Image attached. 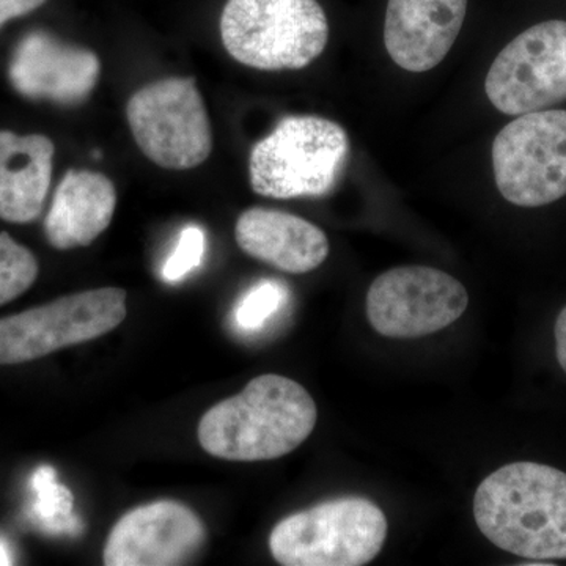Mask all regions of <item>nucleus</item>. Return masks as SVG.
I'll return each instance as SVG.
<instances>
[{
    "mask_svg": "<svg viewBox=\"0 0 566 566\" xmlns=\"http://www.w3.org/2000/svg\"><path fill=\"white\" fill-rule=\"evenodd\" d=\"M126 318V292L96 289L0 319V365L40 359L103 337Z\"/></svg>",
    "mask_w": 566,
    "mask_h": 566,
    "instance_id": "nucleus-8",
    "label": "nucleus"
},
{
    "mask_svg": "<svg viewBox=\"0 0 566 566\" xmlns=\"http://www.w3.org/2000/svg\"><path fill=\"white\" fill-rule=\"evenodd\" d=\"M11 564H13V554H11V549L9 545H7L6 539L0 538V565Z\"/></svg>",
    "mask_w": 566,
    "mask_h": 566,
    "instance_id": "nucleus-23",
    "label": "nucleus"
},
{
    "mask_svg": "<svg viewBox=\"0 0 566 566\" xmlns=\"http://www.w3.org/2000/svg\"><path fill=\"white\" fill-rule=\"evenodd\" d=\"M495 186L506 202L545 207L566 196V111L520 115L491 148Z\"/></svg>",
    "mask_w": 566,
    "mask_h": 566,
    "instance_id": "nucleus-7",
    "label": "nucleus"
},
{
    "mask_svg": "<svg viewBox=\"0 0 566 566\" xmlns=\"http://www.w3.org/2000/svg\"><path fill=\"white\" fill-rule=\"evenodd\" d=\"M387 528L385 512L368 499H333L275 524L270 551L283 566H363L381 553Z\"/></svg>",
    "mask_w": 566,
    "mask_h": 566,
    "instance_id": "nucleus-5",
    "label": "nucleus"
},
{
    "mask_svg": "<svg viewBox=\"0 0 566 566\" xmlns=\"http://www.w3.org/2000/svg\"><path fill=\"white\" fill-rule=\"evenodd\" d=\"M117 208L114 182L104 174L71 169L59 182L44 234L59 251L85 248L106 232Z\"/></svg>",
    "mask_w": 566,
    "mask_h": 566,
    "instance_id": "nucleus-15",
    "label": "nucleus"
},
{
    "mask_svg": "<svg viewBox=\"0 0 566 566\" xmlns=\"http://www.w3.org/2000/svg\"><path fill=\"white\" fill-rule=\"evenodd\" d=\"M221 39L251 69L303 70L326 50L329 22L318 0H229Z\"/></svg>",
    "mask_w": 566,
    "mask_h": 566,
    "instance_id": "nucleus-4",
    "label": "nucleus"
},
{
    "mask_svg": "<svg viewBox=\"0 0 566 566\" xmlns=\"http://www.w3.org/2000/svg\"><path fill=\"white\" fill-rule=\"evenodd\" d=\"M48 0H0V29L11 20L39 10Z\"/></svg>",
    "mask_w": 566,
    "mask_h": 566,
    "instance_id": "nucleus-21",
    "label": "nucleus"
},
{
    "mask_svg": "<svg viewBox=\"0 0 566 566\" xmlns=\"http://www.w3.org/2000/svg\"><path fill=\"white\" fill-rule=\"evenodd\" d=\"M102 74V61L87 48L63 43L44 31L29 32L14 48L9 63L11 87L32 102L77 106Z\"/></svg>",
    "mask_w": 566,
    "mask_h": 566,
    "instance_id": "nucleus-12",
    "label": "nucleus"
},
{
    "mask_svg": "<svg viewBox=\"0 0 566 566\" xmlns=\"http://www.w3.org/2000/svg\"><path fill=\"white\" fill-rule=\"evenodd\" d=\"M316 419L315 400L300 382L268 374L208 409L199 423V442L221 460H275L303 444Z\"/></svg>",
    "mask_w": 566,
    "mask_h": 566,
    "instance_id": "nucleus-2",
    "label": "nucleus"
},
{
    "mask_svg": "<svg viewBox=\"0 0 566 566\" xmlns=\"http://www.w3.org/2000/svg\"><path fill=\"white\" fill-rule=\"evenodd\" d=\"M32 501L28 515L33 524L50 535H81L84 531L81 517L74 513L71 491L59 483L51 465H41L31 480Z\"/></svg>",
    "mask_w": 566,
    "mask_h": 566,
    "instance_id": "nucleus-17",
    "label": "nucleus"
},
{
    "mask_svg": "<svg viewBox=\"0 0 566 566\" xmlns=\"http://www.w3.org/2000/svg\"><path fill=\"white\" fill-rule=\"evenodd\" d=\"M126 118L137 147L163 169L189 170L210 158V117L193 77L145 85L126 104Z\"/></svg>",
    "mask_w": 566,
    "mask_h": 566,
    "instance_id": "nucleus-6",
    "label": "nucleus"
},
{
    "mask_svg": "<svg viewBox=\"0 0 566 566\" xmlns=\"http://www.w3.org/2000/svg\"><path fill=\"white\" fill-rule=\"evenodd\" d=\"M205 233L200 227L188 226L181 230L177 245L164 263L161 275L167 283L182 281L200 266L205 256Z\"/></svg>",
    "mask_w": 566,
    "mask_h": 566,
    "instance_id": "nucleus-20",
    "label": "nucleus"
},
{
    "mask_svg": "<svg viewBox=\"0 0 566 566\" xmlns=\"http://www.w3.org/2000/svg\"><path fill=\"white\" fill-rule=\"evenodd\" d=\"M485 92L505 115L549 109L566 99V21L539 22L499 52Z\"/></svg>",
    "mask_w": 566,
    "mask_h": 566,
    "instance_id": "nucleus-10",
    "label": "nucleus"
},
{
    "mask_svg": "<svg viewBox=\"0 0 566 566\" xmlns=\"http://www.w3.org/2000/svg\"><path fill=\"white\" fill-rule=\"evenodd\" d=\"M207 542L202 520L177 501L137 506L112 528L103 560L107 566H174L192 560Z\"/></svg>",
    "mask_w": 566,
    "mask_h": 566,
    "instance_id": "nucleus-11",
    "label": "nucleus"
},
{
    "mask_svg": "<svg viewBox=\"0 0 566 566\" xmlns=\"http://www.w3.org/2000/svg\"><path fill=\"white\" fill-rule=\"evenodd\" d=\"M465 11L468 0H389L385 22L387 54L411 73L436 69L455 44Z\"/></svg>",
    "mask_w": 566,
    "mask_h": 566,
    "instance_id": "nucleus-13",
    "label": "nucleus"
},
{
    "mask_svg": "<svg viewBox=\"0 0 566 566\" xmlns=\"http://www.w3.org/2000/svg\"><path fill=\"white\" fill-rule=\"evenodd\" d=\"M474 517L499 549L566 560V472L532 461L506 464L476 488Z\"/></svg>",
    "mask_w": 566,
    "mask_h": 566,
    "instance_id": "nucleus-1",
    "label": "nucleus"
},
{
    "mask_svg": "<svg viewBox=\"0 0 566 566\" xmlns=\"http://www.w3.org/2000/svg\"><path fill=\"white\" fill-rule=\"evenodd\" d=\"M349 151L344 126L319 115H289L253 145V192L277 200L322 199L340 182Z\"/></svg>",
    "mask_w": 566,
    "mask_h": 566,
    "instance_id": "nucleus-3",
    "label": "nucleus"
},
{
    "mask_svg": "<svg viewBox=\"0 0 566 566\" xmlns=\"http://www.w3.org/2000/svg\"><path fill=\"white\" fill-rule=\"evenodd\" d=\"M39 262L25 245L0 233V305L28 292L39 277Z\"/></svg>",
    "mask_w": 566,
    "mask_h": 566,
    "instance_id": "nucleus-19",
    "label": "nucleus"
},
{
    "mask_svg": "<svg viewBox=\"0 0 566 566\" xmlns=\"http://www.w3.org/2000/svg\"><path fill=\"white\" fill-rule=\"evenodd\" d=\"M554 337H556V354L562 370L566 374V305L557 316L556 326H554Z\"/></svg>",
    "mask_w": 566,
    "mask_h": 566,
    "instance_id": "nucleus-22",
    "label": "nucleus"
},
{
    "mask_svg": "<svg viewBox=\"0 0 566 566\" xmlns=\"http://www.w3.org/2000/svg\"><path fill=\"white\" fill-rule=\"evenodd\" d=\"M469 304L463 283L430 266H398L375 279L365 312L376 333L419 338L446 329Z\"/></svg>",
    "mask_w": 566,
    "mask_h": 566,
    "instance_id": "nucleus-9",
    "label": "nucleus"
},
{
    "mask_svg": "<svg viewBox=\"0 0 566 566\" xmlns=\"http://www.w3.org/2000/svg\"><path fill=\"white\" fill-rule=\"evenodd\" d=\"M54 142L43 134L0 132V219L29 223L40 218L50 193Z\"/></svg>",
    "mask_w": 566,
    "mask_h": 566,
    "instance_id": "nucleus-16",
    "label": "nucleus"
},
{
    "mask_svg": "<svg viewBox=\"0 0 566 566\" xmlns=\"http://www.w3.org/2000/svg\"><path fill=\"white\" fill-rule=\"evenodd\" d=\"M234 238L241 251L283 273H311L329 255V240L319 227L268 208L245 210L234 226Z\"/></svg>",
    "mask_w": 566,
    "mask_h": 566,
    "instance_id": "nucleus-14",
    "label": "nucleus"
},
{
    "mask_svg": "<svg viewBox=\"0 0 566 566\" xmlns=\"http://www.w3.org/2000/svg\"><path fill=\"white\" fill-rule=\"evenodd\" d=\"M289 300L290 292L283 282L262 281L255 283L243 294L234 307V326L244 334L260 333L289 304Z\"/></svg>",
    "mask_w": 566,
    "mask_h": 566,
    "instance_id": "nucleus-18",
    "label": "nucleus"
}]
</instances>
